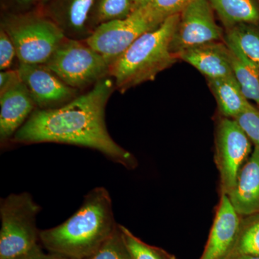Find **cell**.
I'll return each instance as SVG.
<instances>
[{
  "label": "cell",
  "mask_w": 259,
  "mask_h": 259,
  "mask_svg": "<svg viewBox=\"0 0 259 259\" xmlns=\"http://www.w3.org/2000/svg\"><path fill=\"white\" fill-rule=\"evenodd\" d=\"M115 88V81L106 77L62 106L34 110L12 140L16 144L83 146L98 151L125 168H136L134 155L112 139L105 123V107Z\"/></svg>",
  "instance_id": "6da1fadb"
},
{
  "label": "cell",
  "mask_w": 259,
  "mask_h": 259,
  "mask_svg": "<svg viewBox=\"0 0 259 259\" xmlns=\"http://www.w3.org/2000/svg\"><path fill=\"white\" fill-rule=\"evenodd\" d=\"M117 226L110 194L99 187L85 196L80 208L69 219L39 232V241L49 253L86 259L112 236Z\"/></svg>",
  "instance_id": "7a4b0ae2"
},
{
  "label": "cell",
  "mask_w": 259,
  "mask_h": 259,
  "mask_svg": "<svg viewBox=\"0 0 259 259\" xmlns=\"http://www.w3.org/2000/svg\"><path fill=\"white\" fill-rule=\"evenodd\" d=\"M180 18V13L167 18L158 28L140 36L110 65V76L120 93L153 81L179 61L171 52V42Z\"/></svg>",
  "instance_id": "3957f363"
},
{
  "label": "cell",
  "mask_w": 259,
  "mask_h": 259,
  "mask_svg": "<svg viewBox=\"0 0 259 259\" xmlns=\"http://www.w3.org/2000/svg\"><path fill=\"white\" fill-rule=\"evenodd\" d=\"M1 28L11 38L22 64H45L67 38L44 11L8 13L3 17Z\"/></svg>",
  "instance_id": "277c9868"
},
{
  "label": "cell",
  "mask_w": 259,
  "mask_h": 259,
  "mask_svg": "<svg viewBox=\"0 0 259 259\" xmlns=\"http://www.w3.org/2000/svg\"><path fill=\"white\" fill-rule=\"evenodd\" d=\"M40 207L28 192L11 194L0 202V259H17L38 245L36 217Z\"/></svg>",
  "instance_id": "5b68a950"
},
{
  "label": "cell",
  "mask_w": 259,
  "mask_h": 259,
  "mask_svg": "<svg viewBox=\"0 0 259 259\" xmlns=\"http://www.w3.org/2000/svg\"><path fill=\"white\" fill-rule=\"evenodd\" d=\"M46 66L71 88L81 90L110 75L105 58L84 40L67 38L58 47Z\"/></svg>",
  "instance_id": "8992f818"
},
{
  "label": "cell",
  "mask_w": 259,
  "mask_h": 259,
  "mask_svg": "<svg viewBox=\"0 0 259 259\" xmlns=\"http://www.w3.org/2000/svg\"><path fill=\"white\" fill-rule=\"evenodd\" d=\"M164 20L148 4L127 18L99 25L83 40L110 66L140 36L158 28Z\"/></svg>",
  "instance_id": "52a82bcc"
},
{
  "label": "cell",
  "mask_w": 259,
  "mask_h": 259,
  "mask_svg": "<svg viewBox=\"0 0 259 259\" xmlns=\"http://www.w3.org/2000/svg\"><path fill=\"white\" fill-rule=\"evenodd\" d=\"M252 143L235 119L223 117L215 134L214 161L219 172L221 194L234 188L238 175L250 157Z\"/></svg>",
  "instance_id": "ba28073f"
},
{
  "label": "cell",
  "mask_w": 259,
  "mask_h": 259,
  "mask_svg": "<svg viewBox=\"0 0 259 259\" xmlns=\"http://www.w3.org/2000/svg\"><path fill=\"white\" fill-rule=\"evenodd\" d=\"M225 30L216 23L209 0H193L180 13L171 42L175 55L203 44L224 40Z\"/></svg>",
  "instance_id": "9c48e42d"
},
{
  "label": "cell",
  "mask_w": 259,
  "mask_h": 259,
  "mask_svg": "<svg viewBox=\"0 0 259 259\" xmlns=\"http://www.w3.org/2000/svg\"><path fill=\"white\" fill-rule=\"evenodd\" d=\"M18 71L40 109L62 106L78 96V90L65 83L44 64L19 63Z\"/></svg>",
  "instance_id": "30bf717a"
},
{
  "label": "cell",
  "mask_w": 259,
  "mask_h": 259,
  "mask_svg": "<svg viewBox=\"0 0 259 259\" xmlns=\"http://www.w3.org/2000/svg\"><path fill=\"white\" fill-rule=\"evenodd\" d=\"M242 216L227 194H221L208 241L200 259H225L231 253L241 227Z\"/></svg>",
  "instance_id": "8fae6325"
},
{
  "label": "cell",
  "mask_w": 259,
  "mask_h": 259,
  "mask_svg": "<svg viewBox=\"0 0 259 259\" xmlns=\"http://www.w3.org/2000/svg\"><path fill=\"white\" fill-rule=\"evenodd\" d=\"M97 0H52L44 11L69 38L85 40L92 33L90 19Z\"/></svg>",
  "instance_id": "7c38bea8"
},
{
  "label": "cell",
  "mask_w": 259,
  "mask_h": 259,
  "mask_svg": "<svg viewBox=\"0 0 259 259\" xmlns=\"http://www.w3.org/2000/svg\"><path fill=\"white\" fill-rule=\"evenodd\" d=\"M0 139L5 142L16 134L35 109V102L21 81L0 95Z\"/></svg>",
  "instance_id": "4fadbf2b"
},
{
  "label": "cell",
  "mask_w": 259,
  "mask_h": 259,
  "mask_svg": "<svg viewBox=\"0 0 259 259\" xmlns=\"http://www.w3.org/2000/svg\"><path fill=\"white\" fill-rule=\"evenodd\" d=\"M177 57L193 66L207 80L234 76L230 49L224 40L191 48L177 54Z\"/></svg>",
  "instance_id": "5bb4252c"
},
{
  "label": "cell",
  "mask_w": 259,
  "mask_h": 259,
  "mask_svg": "<svg viewBox=\"0 0 259 259\" xmlns=\"http://www.w3.org/2000/svg\"><path fill=\"white\" fill-rule=\"evenodd\" d=\"M228 197L242 217L259 213V148H253Z\"/></svg>",
  "instance_id": "9a60e30c"
},
{
  "label": "cell",
  "mask_w": 259,
  "mask_h": 259,
  "mask_svg": "<svg viewBox=\"0 0 259 259\" xmlns=\"http://www.w3.org/2000/svg\"><path fill=\"white\" fill-rule=\"evenodd\" d=\"M207 82L223 117L236 119L252 105L234 76L207 79Z\"/></svg>",
  "instance_id": "2e32d148"
},
{
  "label": "cell",
  "mask_w": 259,
  "mask_h": 259,
  "mask_svg": "<svg viewBox=\"0 0 259 259\" xmlns=\"http://www.w3.org/2000/svg\"><path fill=\"white\" fill-rule=\"evenodd\" d=\"M225 28L239 24H259V0H209Z\"/></svg>",
  "instance_id": "e0dca14e"
},
{
  "label": "cell",
  "mask_w": 259,
  "mask_h": 259,
  "mask_svg": "<svg viewBox=\"0 0 259 259\" xmlns=\"http://www.w3.org/2000/svg\"><path fill=\"white\" fill-rule=\"evenodd\" d=\"M226 44L230 49L233 75L248 100L259 109V69L233 44Z\"/></svg>",
  "instance_id": "ac0fdd59"
},
{
  "label": "cell",
  "mask_w": 259,
  "mask_h": 259,
  "mask_svg": "<svg viewBox=\"0 0 259 259\" xmlns=\"http://www.w3.org/2000/svg\"><path fill=\"white\" fill-rule=\"evenodd\" d=\"M224 41L236 46L259 69V24H239L225 28Z\"/></svg>",
  "instance_id": "d6986e66"
},
{
  "label": "cell",
  "mask_w": 259,
  "mask_h": 259,
  "mask_svg": "<svg viewBox=\"0 0 259 259\" xmlns=\"http://www.w3.org/2000/svg\"><path fill=\"white\" fill-rule=\"evenodd\" d=\"M132 0H97L90 19L92 32L102 24L127 18L135 11Z\"/></svg>",
  "instance_id": "ffe728a7"
},
{
  "label": "cell",
  "mask_w": 259,
  "mask_h": 259,
  "mask_svg": "<svg viewBox=\"0 0 259 259\" xmlns=\"http://www.w3.org/2000/svg\"><path fill=\"white\" fill-rule=\"evenodd\" d=\"M238 254L259 256V213L241 218L238 238L228 256Z\"/></svg>",
  "instance_id": "44dd1931"
},
{
  "label": "cell",
  "mask_w": 259,
  "mask_h": 259,
  "mask_svg": "<svg viewBox=\"0 0 259 259\" xmlns=\"http://www.w3.org/2000/svg\"><path fill=\"white\" fill-rule=\"evenodd\" d=\"M119 228L131 259H177L166 250L145 243L125 226L119 225Z\"/></svg>",
  "instance_id": "7402d4cb"
},
{
  "label": "cell",
  "mask_w": 259,
  "mask_h": 259,
  "mask_svg": "<svg viewBox=\"0 0 259 259\" xmlns=\"http://www.w3.org/2000/svg\"><path fill=\"white\" fill-rule=\"evenodd\" d=\"M86 259H131L119 228L98 250Z\"/></svg>",
  "instance_id": "603a6c76"
},
{
  "label": "cell",
  "mask_w": 259,
  "mask_h": 259,
  "mask_svg": "<svg viewBox=\"0 0 259 259\" xmlns=\"http://www.w3.org/2000/svg\"><path fill=\"white\" fill-rule=\"evenodd\" d=\"M253 146L259 148V109L253 105L235 119Z\"/></svg>",
  "instance_id": "cb8c5ba5"
},
{
  "label": "cell",
  "mask_w": 259,
  "mask_h": 259,
  "mask_svg": "<svg viewBox=\"0 0 259 259\" xmlns=\"http://www.w3.org/2000/svg\"><path fill=\"white\" fill-rule=\"evenodd\" d=\"M193 0H152L150 5L159 16L166 20L168 17L180 14Z\"/></svg>",
  "instance_id": "d4e9b609"
},
{
  "label": "cell",
  "mask_w": 259,
  "mask_h": 259,
  "mask_svg": "<svg viewBox=\"0 0 259 259\" xmlns=\"http://www.w3.org/2000/svg\"><path fill=\"white\" fill-rule=\"evenodd\" d=\"M17 56L14 44L3 28L0 29V69L9 70Z\"/></svg>",
  "instance_id": "484cf974"
},
{
  "label": "cell",
  "mask_w": 259,
  "mask_h": 259,
  "mask_svg": "<svg viewBox=\"0 0 259 259\" xmlns=\"http://www.w3.org/2000/svg\"><path fill=\"white\" fill-rule=\"evenodd\" d=\"M21 81L18 69L5 70L0 73V95Z\"/></svg>",
  "instance_id": "4316f807"
},
{
  "label": "cell",
  "mask_w": 259,
  "mask_h": 259,
  "mask_svg": "<svg viewBox=\"0 0 259 259\" xmlns=\"http://www.w3.org/2000/svg\"><path fill=\"white\" fill-rule=\"evenodd\" d=\"M45 253L42 251L40 245H37L32 250H30L27 254L20 257L17 259H44Z\"/></svg>",
  "instance_id": "83f0119b"
},
{
  "label": "cell",
  "mask_w": 259,
  "mask_h": 259,
  "mask_svg": "<svg viewBox=\"0 0 259 259\" xmlns=\"http://www.w3.org/2000/svg\"><path fill=\"white\" fill-rule=\"evenodd\" d=\"M225 259H259V256L253 255L238 254L230 255Z\"/></svg>",
  "instance_id": "f1b7e54d"
},
{
  "label": "cell",
  "mask_w": 259,
  "mask_h": 259,
  "mask_svg": "<svg viewBox=\"0 0 259 259\" xmlns=\"http://www.w3.org/2000/svg\"><path fill=\"white\" fill-rule=\"evenodd\" d=\"M35 0H14L15 5L18 8H25L30 6Z\"/></svg>",
  "instance_id": "f546056e"
},
{
  "label": "cell",
  "mask_w": 259,
  "mask_h": 259,
  "mask_svg": "<svg viewBox=\"0 0 259 259\" xmlns=\"http://www.w3.org/2000/svg\"><path fill=\"white\" fill-rule=\"evenodd\" d=\"M132 1L134 5L135 10H137L150 4L152 0H132Z\"/></svg>",
  "instance_id": "4dcf8cb0"
},
{
  "label": "cell",
  "mask_w": 259,
  "mask_h": 259,
  "mask_svg": "<svg viewBox=\"0 0 259 259\" xmlns=\"http://www.w3.org/2000/svg\"><path fill=\"white\" fill-rule=\"evenodd\" d=\"M44 259H71L66 258V257L62 256V255L54 254V253H49L46 254Z\"/></svg>",
  "instance_id": "1f68e13d"
},
{
  "label": "cell",
  "mask_w": 259,
  "mask_h": 259,
  "mask_svg": "<svg viewBox=\"0 0 259 259\" xmlns=\"http://www.w3.org/2000/svg\"><path fill=\"white\" fill-rule=\"evenodd\" d=\"M52 1V0H41V3L42 5H47L49 2Z\"/></svg>",
  "instance_id": "d6a6232c"
}]
</instances>
